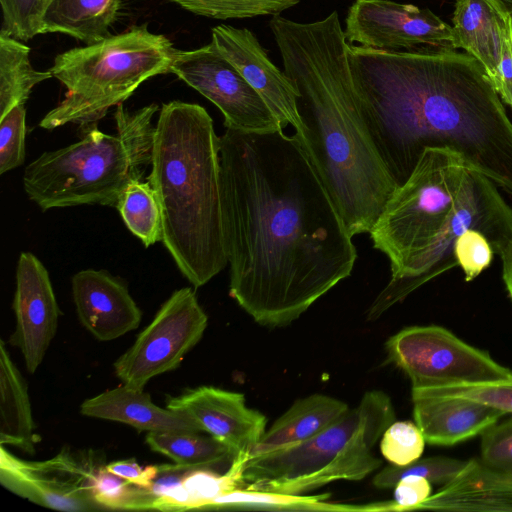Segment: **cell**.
Instances as JSON below:
<instances>
[{
    "mask_svg": "<svg viewBox=\"0 0 512 512\" xmlns=\"http://www.w3.org/2000/svg\"><path fill=\"white\" fill-rule=\"evenodd\" d=\"M208 18L227 20L280 15L301 0H168Z\"/></svg>",
    "mask_w": 512,
    "mask_h": 512,
    "instance_id": "cell-30",
    "label": "cell"
},
{
    "mask_svg": "<svg viewBox=\"0 0 512 512\" xmlns=\"http://www.w3.org/2000/svg\"><path fill=\"white\" fill-rule=\"evenodd\" d=\"M170 73L211 101L221 111L226 128L283 129L261 96L211 42L193 50L178 49Z\"/></svg>",
    "mask_w": 512,
    "mask_h": 512,
    "instance_id": "cell-13",
    "label": "cell"
},
{
    "mask_svg": "<svg viewBox=\"0 0 512 512\" xmlns=\"http://www.w3.org/2000/svg\"><path fill=\"white\" fill-rule=\"evenodd\" d=\"M125 0H53L42 20V34L61 33L94 44L110 36Z\"/></svg>",
    "mask_w": 512,
    "mask_h": 512,
    "instance_id": "cell-25",
    "label": "cell"
},
{
    "mask_svg": "<svg viewBox=\"0 0 512 512\" xmlns=\"http://www.w3.org/2000/svg\"><path fill=\"white\" fill-rule=\"evenodd\" d=\"M145 440L151 450L190 468H206L225 473L235 458L226 445L200 432H147Z\"/></svg>",
    "mask_w": 512,
    "mask_h": 512,
    "instance_id": "cell-26",
    "label": "cell"
},
{
    "mask_svg": "<svg viewBox=\"0 0 512 512\" xmlns=\"http://www.w3.org/2000/svg\"><path fill=\"white\" fill-rule=\"evenodd\" d=\"M480 461L498 471H512V416L487 427L481 434Z\"/></svg>",
    "mask_w": 512,
    "mask_h": 512,
    "instance_id": "cell-37",
    "label": "cell"
},
{
    "mask_svg": "<svg viewBox=\"0 0 512 512\" xmlns=\"http://www.w3.org/2000/svg\"><path fill=\"white\" fill-rule=\"evenodd\" d=\"M510 21H511V27H512V15L510 16Z\"/></svg>",
    "mask_w": 512,
    "mask_h": 512,
    "instance_id": "cell-43",
    "label": "cell"
},
{
    "mask_svg": "<svg viewBox=\"0 0 512 512\" xmlns=\"http://www.w3.org/2000/svg\"><path fill=\"white\" fill-rule=\"evenodd\" d=\"M500 257L502 259L503 281L505 283L508 295L512 300V236Z\"/></svg>",
    "mask_w": 512,
    "mask_h": 512,
    "instance_id": "cell-41",
    "label": "cell"
},
{
    "mask_svg": "<svg viewBox=\"0 0 512 512\" xmlns=\"http://www.w3.org/2000/svg\"><path fill=\"white\" fill-rule=\"evenodd\" d=\"M97 462L91 454L78 455L63 447L42 461L16 457L0 447V483L12 493L37 505L68 512L104 510L92 492Z\"/></svg>",
    "mask_w": 512,
    "mask_h": 512,
    "instance_id": "cell-12",
    "label": "cell"
},
{
    "mask_svg": "<svg viewBox=\"0 0 512 512\" xmlns=\"http://www.w3.org/2000/svg\"><path fill=\"white\" fill-rule=\"evenodd\" d=\"M387 360L410 379L412 388L484 383L512 378V370L444 327H406L385 343Z\"/></svg>",
    "mask_w": 512,
    "mask_h": 512,
    "instance_id": "cell-10",
    "label": "cell"
},
{
    "mask_svg": "<svg viewBox=\"0 0 512 512\" xmlns=\"http://www.w3.org/2000/svg\"><path fill=\"white\" fill-rule=\"evenodd\" d=\"M166 408L192 420L234 454L243 465L266 431V416L246 405L245 396L213 386H199L166 399Z\"/></svg>",
    "mask_w": 512,
    "mask_h": 512,
    "instance_id": "cell-15",
    "label": "cell"
},
{
    "mask_svg": "<svg viewBox=\"0 0 512 512\" xmlns=\"http://www.w3.org/2000/svg\"><path fill=\"white\" fill-rule=\"evenodd\" d=\"M53 0H0L1 30L21 41L42 34L44 13Z\"/></svg>",
    "mask_w": 512,
    "mask_h": 512,
    "instance_id": "cell-34",
    "label": "cell"
},
{
    "mask_svg": "<svg viewBox=\"0 0 512 512\" xmlns=\"http://www.w3.org/2000/svg\"><path fill=\"white\" fill-rule=\"evenodd\" d=\"M454 257L465 275L472 281L488 268L493 260L494 250L486 236L476 229H467L456 240Z\"/></svg>",
    "mask_w": 512,
    "mask_h": 512,
    "instance_id": "cell-36",
    "label": "cell"
},
{
    "mask_svg": "<svg viewBox=\"0 0 512 512\" xmlns=\"http://www.w3.org/2000/svg\"><path fill=\"white\" fill-rule=\"evenodd\" d=\"M476 229L501 256L512 236V208L495 183L481 172L467 168L455 208L431 245L396 282H388L367 310L374 321L414 290L457 266L453 247L467 229Z\"/></svg>",
    "mask_w": 512,
    "mask_h": 512,
    "instance_id": "cell-9",
    "label": "cell"
},
{
    "mask_svg": "<svg viewBox=\"0 0 512 512\" xmlns=\"http://www.w3.org/2000/svg\"><path fill=\"white\" fill-rule=\"evenodd\" d=\"M413 417L427 443L451 446L480 435L507 413L464 397H412Z\"/></svg>",
    "mask_w": 512,
    "mask_h": 512,
    "instance_id": "cell-19",
    "label": "cell"
},
{
    "mask_svg": "<svg viewBox=\"0 0 512 512\" xmlns=\"http://www.w3.org/2000/svg\"><path fill=\"white\" fill-rule=\"evenodd\" d=\"M329 494L302 496L253 490L235 489L215 498L206 509L235 508L289 511H384V503L345 505L326 502Z\"/></svg>",
    "mask_w": 512,
    "mask_h": 512,
    "instance_id": "cell-28",
    "label": "cell"
},
{
    "mask_svg": "<svg viewBox=\"0 0 512 512\" xmlns=\"http://www.w3.org/2000/svg\"><path fill=\"white\" fill-rule=\"evenodd\" d=\"M498 12L505 16L512 15V0H487Z\"/></svg>",
    "mask_w": 512,
    "mask_h": 512,
    "instance_id": "cell-42",
    "label": "cell"
},
{
    "mask_svg": "<svg viewBox=\"0 0 512 512\" xmlns=\"http://www.w3.org/2000/svg\"><path fill=\"white\" fill-rule=\"evenodd\" d=\"M347 52L364 120L397 186L426 149L445 148L512 195V122L478 60L445 48L348 43Z\"/></svg>",
    "mask_w": 512,
    "mask_h": 512,
    "instance_id": "cell-2",
    "label": "cell"
},
{
    "mask_svg": "<svg viewBox=\"0 0 512 512\" xmlns=\"http://www.w3.org/2000/svg\"><path fill=\"white\" fill-rule=\"evenodd\" d=\"M29 55L23 41L0 31V118L25 104L37 84L53 77L49 70L34 69Z\"/></svg>",
    "mask_w": 512,
    "mask_h": 512,
    "instance_id": "cell-27",
    "label": "cell"
},
{
    "mask_svg": "<svg viewBox=\"0 0 512 512\" xmlns=\"http://www.w3.org/2000/svg\"><path fill=\"white\" fill-rule=\"evenodd\" d=\"M34 430L27 382L0 340V444L34 454Z\"/></svg>",
    "mask_w": 512,
    "mask_h": 512,
    "instance_id": "cell-24",
    "label": "cell"
},
{
    "mask_svg": "<svg viewBox=\"0 0 512 512\" xmlns=\"http://www.w3.org/2000/svg\"><path fill=\"white\" fill-rule=\"evenodd\" d=\"M211 32V43L261 96L283 129L290 124L294 134L300 136L303 124L297 108L299 93L285 72L273 64L254 33L225 24L213 27Z\"/></svg>",
    "mask_w": 512,
    "mask_h": 512,
    "instance_id": "cell-17",
    "label": "cell"
},
{
    "mask_svg": "<svg viewBox=\"0 0 512 512\" xmlns=\"http://www.w3.org/2000/svg\"><path fill=\"white\" fill-rule=\"evenodd\" d=\"M467 165L445 148L424 151L407 180L397 186L369 232L373 247L399 280L431 245L452 214Z\"/></svg>",
    "mask_w": 512,
    "mask_h": 512,
    "instance_id": "cell-8",
    "label": "cell"
},
{
    "mask_svg": "<svg viewBox=\"0 0 512 512\" xmlns=\"http://www.w3.org/2000/svg\"><path fill=\"white\" fill-rule=\"evenodd\" d=\"M162 215V243L182 275L199 288L228 264L221 202L219 136L206 109L162 104L151 172Z\"/></svg>",
    "mask_w": 512,
    "mask_h": 512,
    "instance_id": "cell-4",
    "label": "cell"
},
{
    "mask_svg": "<svg viewBox=\"0 0 512 512\" xmlns=\"http://www.w3.org/2000/svg\"><path fill=\"white\" fill-rule=\"evenodd\" d=\"M155 103L128 110L116 106V133L106 134L97 124L81 131L69 146L46 151L28 164L23 187L43 211L79 205L116 207L124 188L141 180L151 165Z\"/></svg>",
    "mask_w": 512,
    "mask_h": 512,
    "instance_id": "cell-5",
    "label": "cell"
},
{
    "mask_svg": "<svg viewBox=\"0 0 512 512\" xmlns=\"http://www.w3.org/2000/svg\"><path fill=\"white\" fill-rule=\"evenodd\" d=\"M468 460H459L446 456L420 458L405 466L389 465L378 472L372 484L378 489H391L406 476L417 475L431 483L445 485L457 477L467 466Z\"/></svg>",
    "mask_w": 512,
    "mask_h": 512,
    "instance_id": "cell-31",
    "label": "cell"
},
{
    "mask_svg": "<svg viewBox=\"0 0 512 512\" xmlns=\"http://www.w3.org/2000/svg\"><path fill=\"white\" fill-rule=\"evenodd\" d=\"M395 417L385 392L367 391L312 438L249 458L242 467L245 488L302 495L334 481L362 480L381 466L373 448Z\"/></svg>",
    "mask_w": 512,
    "mask_h": 512,
    "instance_id": "cell-6",
    "label": "cell"
},
{
    "mask_svg": "<svg viewBox=\"0 0 512 512\" xmlns=\"http://www.w3.org/2000/svg\"><path fill=\"white\" fill-rule=\"evenodd\" d=\"M26 108L18 105L0 118V174L21 166L25 160Z\"/></svg>",
    "mask_w": 512,
    "mask_h": 512,
    "instance_id": "cell-35",
    "label": "cell"
},
{
    "mask_svg": "<svg viewBox=\"0 0 512 512\" xmlns=\"http://www.w3.org/2000/svg\"><path fill=\"white\" fill-rule=\"evenodd\" d=\"M426 440L416 423L394 421L382 434L380 451L391 464L405 466L420 459Z\"/></svg>",
    "mask_w": 512,
    "mask_h": 512,
    "instance_id": "cell-33",
    "label": "cell"
},
{
    "mask_svg": "<svg viewBox=\"0 0 512 512\" xmlns=\"http://www.w3.org/2000/svg\"><path fill=\"white\" fill-rule=\"evenodd\" d=\"M269 28L296 87L297 138L352 236L369 233L397 187L364 120L337 11L300 23L272 16Z\"/></svg>",
    "mask_w": 512,
    "mask_h": 512,
    "instance_id": "cell-3",
    "label": "cell"
},
{
    "mask_svg": "<svg viewBox=\"0 0 512 512\" xmlns=\"http://www.w3.org/2000/svg\"><path fill=\"white\" fill-rule=\"evenodd\" d=\"M177 51L169 38L142 24L58 54L49 71L66 93L39 126L52 130L71 123L82 131L97 124L146 80L170 73Z\"/></svg>",
    "mask_w": 512,
    "mask_h": 512,
    "instance_id": "cell-7",
    "label": "cell"
},
{
    "mask_svg": "<svg viewBox=\"0 0 512 512\" xmlns=\"http://www.w3.org/2000/svg\"><path fill=\"white\" fill-rule=\"evenodd\" d=\"M129 231L145 247L162 242V215L149 181L134 180L122 191L115 207Z\"/></svg>",
    "mask_w": 512,
    "mask_h": 512,
    "instance_id": "cell-29",
    "label": "cell"
},
{
    "mask_svg": "<svg viewBox=\"0 0 512 512\" xmlns=\"http://www.w3.org/2000/svg\"><path fill=\"white\" fill-rule=\"evenodd\" d=\"M346 41L384 51L454 49L451 25L428 8L391 0H355L345 18Z\"/></svg>",
    "mask_w": 512,
    "mask_h": 512,
    "instance_id": "cell-14",
    "label": "cell"
},
{
    "mask_svg": "<svg viewBox=\"0 0 512 512\" xmlns=\"http://www.w3.org/2000/svg\"><path fill=\"white\" fill-rule=\"evenodd\" d=\"M84 416L121 422L147 432H200L188 417L154 404L144 390L122 384L84 400Z\"/></svg>",
    "mask_w": 512,
    "mask_h": 512,
    "instance_id": "cell-22",
    "label": "cell"
},
{
    "mask_svg": "<svg viewBox=\"0 0 512 512\" xmlns=\"http://www.w3.org/2000/svg\"><path fill=\"white\" fill-rule=\"evenodd\" d=\"M71 284L78 319L97 340L117 339L140 325L141 309L125 283L108 271L81 270Z\"/></svg>",
    "mask_w": 512,
    "mask_h": 512,
    "instance_id": "cell-18",
    "label": "cell"
},
{
    "mask_svg": "<svg viewBox=\"0 0 512 512\" xmlns=\"http://www.w3.org/2000/svg\"><path fill=\"white\" fill-rule=\"evenodd\" d=\"M12 309L16 325L9 344L21 351L33 374L56 335L61 311L47 269L30 252H21L18 258Z\"/></svg>",
    "mask_w": 512,
    "mask_h": 512,
    "instance_id": "cell-16",
    "label": "cell"
},
{
    "mask_svg": "<svg viewBox=\"0 0 512 512\" xmlns=\"http://www.w3.org/2000/svg\"><path fill=\"white\" fill-rule=\"evenodd\" d=\"M106 469L128 482L141 487L151 484L157 474V465L141 467L134 459L114 461L105 465Z\"/></svg>",
    "mask_w": 512,
    "mask_h": 512,
    "instance_id": "cell-40",
    "label": "cell"
},
{
    "mask_svg": "<svg viewBox=\"0 0 512 512\" xmlns=\"http://www.w3.org/2000/svg\"><path fill=\"white\" fill-rule=\"evenodd\" d=\"M412 397H464L512 413V378L484 383L412 388Z\"/></svg>",
    "mask_w": 512,
    "mask_h": 512,
    "instance_id": "cell-32",
    "label": "cell"
},
{
    "mask_svg": "<svg viewBox=\"0 0 512 512\" xmlns=\"http://www.w3.org/2000/svg\"><path fill=\"white\" fill-rule=\"evenodd\" d=\"M349 409L342 400L320 393L298 399L265 431L251 449L248 459L302 443L320 433Z\"/></svg>",
    "mask_w": 512,
    "mask_h": 512,
    "instance_id": "cell-23",
    "label": "cell"
},
{
    "mask_svg": "<svg viewBox=\"0 0 512 512\" xmlns=\"http://www.w3.org/2000/svg\"><path fill=\"white\" fill-rule=\"evenodd\" d=\"M208 316L191 287L175 290L134 343L114 362L116 377L144 390L154 377L177 369L200 341Z\"/></svg>",
    "mask_w": 512,
    "mask_h": 512,
    "instance_id": "cell-11",
    "label": "cell"
},
{
    "mask_svg": "<svg viewBox=\"0 0 512 512\" xmlns=\"http://www.w3.org/2000/svg\"><path fill=\"white\" fill-rule=\"evenodd\" d=\"M431 482L421 476L410 475L402 478L394 486L393 502L396 511H412L432 494Z\"/></svg>",
    "mask_w": 512,
    "mask_h": 512,
    "instance_id": "cell-39",
    "label": "cell"
},
{
    "mask_svg": "<svg viewBox=\"0 0 512 512\" xmlns=\"http://www.w3.org/2000/svg\"><path fill=\"white\" fill-rule=\"evenodd\" d=\"M451 28L454 49L462 48L478 60L494 84L506 42L512 37L510 17L487 0H455Z\"/></svg>",
    "mask_w": 512,
    "mask_h": 512,
    "instance_id": "cell-21",
    "label": "cell"
},
{
    "mask_svg": "<svg viewBox=\"0 0 512 512\" xmlns=\"http://www.w3.org/2000/svg\"><path fill=\"white\" fill-rule=\"evenodd\" d=\"M219 154L229 294L259 325L288 326L350 276L353 236L294 134L226 128Z\"/></svg>",
    "mask_w": 512,
    "mask_h": 512,
    "instance_id": "cell-1",
    "label": "cell"
},
{
    "mask_svg": "<svg viewBox=\"0 0 512 512\" xmlns=\"http://www.w3.org/2000/svg\"><path fill=\"white\" fill-rule=\"evenodd\" d=\"M134 485L108 471L105 465L97 466L91 482L93 496L104 510H126Z\"/></svg>",
    "mask_w": 512,
    "mask_h": 512,
    "instance_id": "cell-38",
    "label": "cell"
},
{
    "mask_svg": "<svg viewBox=\"0 0 512 512\" xmlns=\"http://www.w3.org/2000/svg\"><path fill=\"white\" fill-rule=\"evenodd\" d=\"M417 510L512 512V471H498L479 459L426 499Z\"/></svg>",
    "mask_w": 512,
    "mask_h": 512,
    "instance_id": "cell-20",
    "label": "cell"
}]
</instances>
